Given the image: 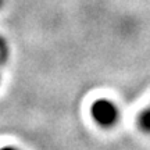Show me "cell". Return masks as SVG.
I'll return each instance as SVG.
<instances>
[{"label": "cell", "instance_id": "6da1fadb", "mask_svg": "<svg viewBox=\"0 0 150 150\" xmlns=\"http://www.w3.org/2000/svg\"><path fill=\"white\" fill-rule=\"evenodd\" d=\"M92 117L102 127H111L118 120V108L110 100L102 99L92 104Z\"/></svg>", "mask_w": 150, "mask_h": 150}, {"label": "cell", "instance_id": "7a4b0ae2", "mask_svg": "<svg viewBox=\"0 0 150 150\" xmlns=\"http://www.w3.org/2000/svg\"><path fill=\"white\" fill-rule=\"evenodd\" d=\"M139 125L140 128L146 131V132H150V107L146 108L145 111L140 114L139 117Z\"/></svg>", "mask_w": 150, "mask_h": 150}]
</instances>
